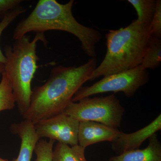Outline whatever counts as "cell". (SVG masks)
Here are the masks:
<instances>
[{
    "label": "cell",
    "instance_id": "cell-1",
    "mask_svg": "<svg viewBox=\"0 0 161 161\" xmlns=\"http://www.w3.org/2000/svg\"><path fill=\"white\" fill-rule=\"evenodd\" d=\"M97 67L96 58L79 66L58 65L53 68L49 78L32 90L28 110L22 115L34 124L63 113L73 97Z\"/></svg>",
    "mask_w": 161,
    "mask_h": 161
},
{
    "label": "cell",
    "instance_id": "cell-2",
    "mask_svg": "<svg viewBox=\"0 0 161 161\" xmlns=\"http://www.w3.org/2000/svg\"><path fill=\"white\" fill-rule=\"evenodd\" d=\"M74 3V0L65 4H60L56 0H40L29 15L18 23L13 39L17 40L31 32H67L78 38L81 48L88 57L96 58L95 45L101 40V34L78 23L72 14Z\"/></svg>",
    "mask_w": 161,
    "mask_h": 161
},
{
    "label": "cell",
    "instance_id": "cell-3",
    "mask_svg": "<svg viewBox=\"0 0 161 161\" xmlns=\"http://www.w3.org/2000/svg\"><path fill=\"white\" fill-rule=\"evenodd\" d=\"M150 25L133 20L125 27L109 31L106 35V53L102 62L92 72L89 80L141 65L151 36Z\"/></svg>",
    "mask_w": 161,
    "mask_h": 161
},
{
    "label": "cell",
    "instance_id": "cell-4",
    "mask_svg": "<svg viewBox=\"0 0 161 161\" xmlns=\"http://www.w3.org/2000/svg\"><path fill=\"white\" fill-rule=\"evenodd\" d=\"M39 41L47 45L44 33H36L32 40L30 36L25 35L15 40L12 47L6 45L4 47L6 61L4 71L10 80L18 111L22 116L29 108L31 81L39 67L40 58L36 53Z\"/></svg>",
    "mask_w": 161,
    "mask_h": 161
},
{
    "label": "cell",
    "instance_id": "cell-5",
    "mask_svg": "<svg viewBox=\"0 0 161 161\" xmlns=\"http://www.w3.org/2000/svg\"><path fill=\"white\" fill-rule=\"evenodd\" d=\"M125 112V108L113 94L72 102L63 113L79 122H95L117 129L120 126Z\"/></svg>",
    "mask_w": 161,
    "mask_h": 161
},
{
    "label": "cell",
    "instance_id": "cell-6",
    "mask_svg": "<svg viewBox=\"0 0 161 161\" xmlns=\"http://www.w3.org/2000/svg\"><path fill=\"white\" fill-rule=\"evenodd\" d=\"M150 79L148 69L141 65L132 69L104 77L91 86H81L72 99L77 102L92 95L113 92H123L127 97L134 96L139 89L148 83Z\"/></svg>",
    "mask_w": 161,
    "mask_h": 161
},
{
    "label": "cell",
    "instance_id": "cell-7",
    "mask_svg": "<svg viewBox=\"0 0 161 161\" xmlns=\"http://www.w3.org/2000/svg\"><path fill=\"white\" fill-rule=\"evenodd\" d=\"M80 122L64 113L58 114L34 124L39 138H49L74 147L78 145Z\"/></svg>",
    "mask_w": 161,
    "mask_h": 161
},
{
    "label": "cell",
    "instance_id": "cell-8",
    "mask_svg": "<svg viewBox=\"0 0 161 161\" xmlns=\"http://www.w3.org/2000/svg\"><path fill=\"white\" fill-rule=\"evenodd\" d=\"M161 130V114L147 126L131 133L121 132L112 142V150L118 155L130 150L139 149L147 139Z\"/></svg>",
    "mask_w": 161,
    "mask_h": 161
},
{
    "label": "cell",
    "instance_id": "cell-9",
    "mask_svg": "<svg viewBox=\"0 0 161 161\" xmlns=\"http://www.w3.org/2000/svg\"><path fill=\"white\" fill-rule=\"evenodd\" d=\"M116 128L108 126L95 122L85 121L79 122L78 145L85 149L90 145L101 142H112L121 133Z\"/></svg>",
    "mask_w": 161,
    "mask_h": 161
},
{
    "label": "cell",
    "instance_id": "cell-10",
    "mask_svg": "<svg viewBox=\"0 0 161 161\" xmlns=\"http://www.w3.org/2000/svg\"><path fill=\"white\" fill-rule=\"evenodd\" d=\"M10 131L21 139L19 155L14 161H31L33 153L38 141L40 139L31 121L24 119L19 123L11 125Z\"/></svg>",
    "mask_w": 161,
    "mask_h": 161
},
{
    "label": "cell",
    "instance_id": "cell-11",
    "mask_svg": "<svg viewBox=\"0 0 161 161\" xmlns=\"http://www.w3.org/2000/svg\"><path fill=\"white\" fill-rule=\"evenodd\" d=\"M147 148L130 150L110 158L109 161H161V144L156 133L149 138Z\"/></svg>",
    "mask_w": 161,
    "mask_h": 161
},
{
    "label": "cell",
    "instance_id": "cell-12",
    "mask_svg": "<svg viewBox=\"0 0 161 161\" xmlns=\"http://www.w3.org/2000/svg\"><path fill=\"white\" fill-rule=\"evenodd\" d=\"M85 150L78 145L70 147L58 142L53 150V161H87Z\"/></svg>",
    "mask_w": 161,
    "mask_h": 161
},
{
    "label": "cell",
    "instance_id": "cell-13",
    "mask_svg": "<svg viewBox=\"0 0 161 161\" xmlns=\"http://www.w3.org/2000/svg\"><path fill=\"white\" fill-rule=\"evenodd\" d=\"M161 62V40L150 36L141 65L145 69L153 70L159 67Z\"/></svg>",
    "mask_w": 161,
    "mask_h": 161
},
{
    "label": "cell",
    "instance_id": "cell-14",
    "mask_svg": "<svg viewBox=\"0 0 161 161\" xmlns=\"http://www.w3.org/2000/svg\"><path fill=\"white\" fill-rule=\"evenodd\" d=\"M135 8L137 14V20L142 23L150 24L155 12L156 1L155 0H128Z\"/></svg>",
    "mask_w": 161,
    "mask_h": 161
},
{
    "label": "cell",
    "instance_id": "cell-15",
    "mask_svg": "<svg viewBox=\"0 0 161 161\" xmlns=\"http://www.w3.org/2000/svg\"><path fill=\"white\" fill-rule=\"evenodd\" d=\"M2 75L0 82V112L13 109L16 103L9 78L4 71Z\"/></svg>",
    "mask_w": 161,
    "mask_h": 161
},
{
    "label": "cell",
    "instance_id": "cell-16",
    "mask_svg": "<svg viewBox=\"0 0 161 161\" xmlns=\"http://www.w3.org/2000/svg\"><path fill=\"white\" fill-rule=\"evenodd\" d=\"M55 141L50 139L39 140L34 149L36 158L35 161H53V148Z\"/></svg>",
    "mask_w": 161,
    "mask_h": 161
},
{
    "label": "cell",
    "instance_id": "cell-17",
    "mask_svg": "<svg viewBox=\"0 0 161 161\" xmlns=\"http://www.w3.org/2000/svg\"><path fill=\"white\" fill-rule=\"evenodd\" d=\"M26 9L22 6H19L15 9L8 12L2 19L0 22V40L1 36L4 31L9 26V24L14 21L20 14L26 11ZM6 59L4 54L2 52L0 47V63L5 64L6 63Z\"/></svg>",
    "mask_w": 161,
    "mask_h": 161
},
{
    "label": "cell",
    "instance_id": "cell-18",
    "mask_svg": "<svg viewBox=\"0 0 161 161\" xmlns=\"http://www.w3.org/2000/svg\"><path fill=\"white\" fill-rule=\"evenodd\" d=\"M150 35L151 36L161 38V1L157 0L156 6L153 18L150 23Z\"/></svg>",
    "mask_w": 161,
    "mask_h": 161
},
{
    "label": "cell",
    "instance_id": "cell-19",
    "mask_svg": "<svg viewBox=\"0 0 161 161\" xmlns=\"http://www.w3.org/2000/svg\"><path fill=\"white\" fill-rule=\"evenodd\" d=\"M22 0H0V19H3L9 11L20 6Z\"/></svg>",
    "mask_w": 161,
    "mask_h": 161
},
{
    "label": "cell",
    "instance_id": "cell-20",
    "mask_svg": "<svg viewBox=\"0 0 161 161\" xmlns=\"http://www.w3.org/2000/svg\"><path fill=\"white\" fill-rule=\"evenodd\" d=\"M4 64H3L0 63V74H2L4 71Z\"/></svg>",
    "mask_w": 161,
    "mask_h": 161
},
{
    "label": "cell",
    "instance_id": "cell-21",
    "mask_svg": "<svg viewBox=\"0 0 161 161\" xmlns=\"http://www.w3.org/2000/svg\"><path fill=\"white\" fill-rule=\"evenodd\" d=\"M0 161H10L8 160H7V159H5L2 158H0Z\"/></svg>",
    "mask_w": 161,
    "mask_h": 161
}]
</instances>
